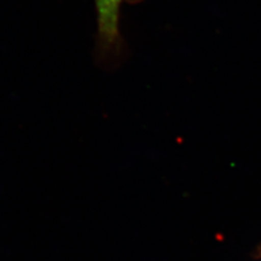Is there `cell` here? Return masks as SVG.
<instances>
[{"label":"cell","instance_id":"6da1fadb","mask_svg":"<svg viewBox=\"0 0 261 261\" xmlns=\"http://www.w3.org/2000/svg\"><path fill=\"white\" fill-rule=\"evenodd\" d=\"M124 0H95L98 32L102 43L114 45L118 43L119 34V16L121 5Z\"/></svg>","mask_w":261,"mask_h":261}]
</instances>
